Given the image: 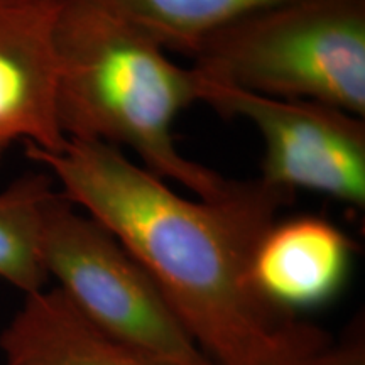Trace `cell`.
<instances>
[{
  "label": "cell",
  "mask_w": 365,
  "mask_h": 365,
  "mask_svg": "<svg viewBox=\"0 0 365 365\" xmlns=\"http://www.w3.org/2000/svg\"><path fill=\"white\" fill-rule=\"evenodd\" d=\"M61 193L107 228L170 301L215 365H314L331 341L254 286L259 239L293 195L261 178L190 200L113 145L68 139L61 153L26 144Z\"/></svg>",
  "instance_id": "obj_1"
},
{
  "label": "cell",
  "mask_w": 365,
  "mask_h": 365,
  "mask_svg": "<svg viewBox=\"0 0 365 365\" xmlns=\"http://www.w3.org/2000/svg\"><path fill=\"white\" fill-rule=\"evenodd\" d=\"M191 58L217 83L365 118V0H279L208 36Z\"/></svg>",
  "instance_id": "obj_3"
},
{
  "label": "cell",
  "mask_w": 365,
  "mask_h": 365,
  "mask_svg": "<svg viewBox=\"0 0 365 365\" xmlns=\"http://www.w3.org/2000/svg\"><path fill=\"white\" fill-rule=\"evenodd\" d=\"M59 0H0V164L16 143L61 153L54 22Z\"/></svg>",
  "instance_id": "obj_6"
},
{
  "label": "cell",
  "mask_w": 365,
  "mask_h": 365,
  "mask_svg": "<svg viewBox=\"0 0 365 365\" xmlns=\"http://www.w3.org/2000/svg\"><path fill=\"white\" fill-rule=\"evenodd\" d=\"M154 38L193 56L208 36L279 0H91Z\"/></svg>",
  "instance_id": "obj_10"
},
{
  "label": "cell",
  "mask_w": 365,
  "mask_h": 365,
  "mask_svg": "<svg viewBox=\"0 0 365 365\" xmlns=\"http://www.w3.org/2000/svg\"><path fill=\"white\" fill-rule=\"evenodd\" d=\"M314 365H365L362 335H355L341 345H330Z\"/></svg>",
  "instance_id": "obj_11"
},
{
  "label": "cell",
  "mask_w": 365,
  "mask_h": 365,
  "mask_svg": "<svg viewBox=\"0 0 365 365\" xmlns=\"http://www.w3.org/2000/svg\"><path fill=\"white\" fill-rule=\"evenodd\" d=\"M200 102L255 127L264 144L261 180L269 186L291 195L307 190L350 207H365L362 117L309 100L250 93L202 73Z\"/></svg>",
  "instance_id": "obj_5"
},
{
  "label": "cell",
  "mask_w": 365,
  "mask_h": 365,
  "mask_svg": "<svg viewBox=\"0 0 365 365\" xmlns=\"http://www.w3.org/2000/svg\"><path fill=\"white\" fill-rule=\"evenodd\" d=\"M41 250L49 279L100 331L137 357L153 365H215L149 272L61 191L46 212Z\"/></svg>",
  "instance_id": "obj_4"
},
{
  "label": "cell",
  "mask_w": 365,
  "mask_h": 365,
  "mask_svg": "<svg viewBox=\"0 0 365 365\" xmlns=\"http://www.w3.org/2000/svg\"><path fill=\"white\" fill-rule=\"evenodd\" d=\"M0 349L7 365H153L100 331L59 287L26 294Z\"/></svg>",
  "instance_id": "obj_8"
},
{
  "label": "cell",
  "mask_w": 365,
  "mask_h": 365,
  "mask_svg": "<svg viewBox=\"0 0 365 365\" xmlns=\"http://www.w3.org/2000/svg\"><path fill=\"white\" fill-rule=\"evenodd\" d=\"M58 122L66 139L129 148L145 170L202 200L234 185L185 158L175 122L200 102V73L173 63L143 29L91 0H59L54 22Z\"/></svg>",
  "instance_id": "obj_2"
},
{
  "label": "cell",
  "mask_w": 365,
  "mask_h": 365,
  "mask_svg": "<svg viewBox=\"0 0 365 365\" xmlns=\"http://www.w3.org/2000/svg\"><path fill=\"white\" fill-rule=\"evenodd\" d=\"M354 244L325 218L274 220L252 254L254 286L267 303L296 314L330 303L344 289Z\"/></svg>",
  "instance_id": "obj_7"
},
{
  "label": "cell",
  "mask_w": 365,
  "mask_h": 365,
  "mask_svg": "<svg viewBox=\"0 0 365 365\" xmlns=\"http://www.w3.org/2000/svg\"><path fill=\"white\" fill-rule=\"evenodd\" d=\"M59 195L53 178L27 175L0 193V279L26 294L44 289L43 227L49 205Z\"/></svg>",
  "instance_id": "obj_9"
}]
</instances>
